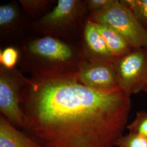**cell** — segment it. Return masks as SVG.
I'll return each instance as SVG.
<instances>
[{"label":"cell","instance_id":"cell-1","mask_svg":"<svg viewBox=\"0 0 147 147\" xmlns=\"http://www.w3.org/2000/svg\"><path fill=\"white\" fill-rule=\"evenodd\" d=\"M130 96L90 88L76 73L24 76L22 129L40 147H113L127 126Z\"/></svg>","mask_w":147,"mask_h":147},{"label":"cell","instance_id":"cell-2","mask_svg":"<svg viewBox=\"0 0 147 147\" xmlns=\"http://www.w3.org/2000/svg\"><path fill=\"white\" fill-rule=\"evenodd\" d=\"M79 50L50 36L32 40L22 47L21 64L35 75L77 73L85 57Z\"/></svg>","mask_w":147,"mask_h":147},{"label":"cell","instance_id":"cell-3","mask_svg":"<svg viewBox=\"0 0 147 147\" xmlns=\"http://www.w3.org/2000/svg\"><path fill=\"white\" fill-rule=\"evenodd\" d=\"M87 11L86 1L59 0L53 10L33 23V28L47 36L72 37L78 31Z\"/></svg>","mask_w":147,"mask_h":147},{"label":"cell","instance_id":"cell-4","mask_svg":"<svg viewBox=\"0 0 147 147\" xmlns=\"http://www.w3.org/2000/svg\"><path fill=\"white\" fill-rule=\"evenodd\" d=\"M88 20L110 27L124 37L134 50L147 49V30L118 0L101 11L90 13Z\"/></svg>","mask_w":147,"mask_h":147},{"label":"cell","instance_id":"cell-5","mask_svg":"<svg viewBox=\"0 0 147 147\" xmlns=\"http://www.w3.org/2000/svg\"><path fill=\"white\" fill-rule=\"evenodd\" d=\"M119 87L130 95L144 91L147 85V49L133 50L113 62Z\"/></svg>","mask_w":147,"mask_h":147},{"label":"cell","instance_id":"cell-6","mask_svg":"<svg viewBox=\"0 0 147 147\" xmlns=\"http://www.w3.org/2000/svg\"><path fill=\"white\" fill-rule=\"evenodd\" d=\"M23 75L15 69L0 68V111L14 126L22 128L25 116L20 105V94Z\"/></svg>","mask_w":147,"mask_h":147},{"label":"cell","instance_id":"cell-7","mask_svg":"<svg viewBox=\"0 0 147 147\" xmlns=\"http://www.w3.org/2000/svg\"><path fill=\"white\" fill-rule=\"evenodd\" d=\"M113 62L92 58L86 53L77 77L82 84L93 89L102 91L120 89Z\"/></svg>","mask_w":147,"mask_h":147},{"label":"cell","instance_id":"cell-8","mask_svg":"<svg viewBox=\"0 0 147 147\" xmlns=\"http://www.w3.org/2000/svg\"><path fill=\"white\" fill-rule=\"evenodd\" d=\"M84 37L86 54L98 60L114 62L115 58L109 51L103 38L96 29L94 23L88 20L85 24Z\"/></svg>","mask_w":147,"mask_h":147},{"label":"cell","instance_id":"cell-9","mask_svg":"<svg viewBox=\"0 0 147 147\" xmlns=\"http://www.w3.org/2000/svg\"><path fill=\"white\" fill-rule=\"evenodd\" d=\"M0 147H40L24 132L0 116Z\"/></svg>","mask_w":147,"mask_h":147},{"label":"cell","instance_id":"cell-10","mask_svg":"<svg viewBox=\"0 0 147 147\" xmlns=\"http://www.w3.org/2000/svg\"><path fill=\"white\" fill-rule=\"evenodd\" d=\"M94 24L105 40L109 51L115 58H121L134 50L126 39L114 29L103 24Z\"/></svg>","mask_w":147,"mask_h":147},{"label":"cell","instance_id":"cell-11","mask_svg":"<svg viewBox=\"0 0 147 147\" xmlns=\"http://www.w3.org/2000/svg\"><path fill=\"white\" fill-rule=\"evenodd\" d=\"M21 13L15 3H10L0 7L1 37L7 36L16 31L20 26Z\"/></svg>","mask_w":147,"mask_h":147},{"label":"cell","instance_id":"cell-12","mask_svg":"<svg viewBox=\"0 0 147 147\" xmlns=\"http://www.w3.org/2000/svg\"><path fill=\"white\" fill-rule=\"evenodd\" d=\"M138 22L147 30V0H121Z\"/></svg>","mask_w":147,"mask_h":147},{"label":"cell","instance_id":"cell-13","mask_svg":"<svg viewBox=\"0 0 147 147\" xmlns=\"http://www.w3.org/2000/svg\"><path fill=\"white\" fill-rule=\"evenodd\" d=\"M19 2L32 18H36L42 15L51 3V1L49 0H20Z\"/></svg>","mask_w":147,"mask_h":147},{"label":"cell","instance_id":"cell-14","mask_svg":"<svg viewBox=\"0 0 147 147\" xmlns=\"http://www.w3.org/2000/svg\"><path fill=\"white\" fill-rule=\"evenodd\" d=\"M118 147H147V137L136 133L123 135L116 142Z\"/></svg>","mask_w":147,"mask_h":147},{"label":"cell","instance_id":"cell-15","mask_svg":"<svg viewBox=\"0 0 147 147\" xmlns=\"http://www.w3.org/2000/svg\"><path fill=\"white\" fill-rule=\"evenodd\" d=\"M20 51L16 47H9L0 51V63L2 67L9 70L14 69L20 59Z\"/></svg>","mask_w":147,"mask_h":147},{"label":"cell","instance_id":"cell-16","mask_svg":"<svg viewBox=\"0 0 147 147\" xmlns=\"http://www.w3.org/2000/svg\"><path fill=\"white\" fill-rule=\"evenodd\" d=\"M129 132L136 133L147 137V112H137L135 119L127 125Z\"/></svg>","mask_w":147,"mask_h":147},{"label":"cell","instance_id":"cell-17","mask_svg":"<svg viewBox=\"0 0 147 147\" xmlns=\"http://www.w3.org/2000/svg\"><path fill=\"white\" fill-rule=\"evenodd\" d=\"M115 0H88L87 7L90 13L101 11L114 2Z\"/></svg>","mask_w":147,"mask_h":147},{"label":"cell","instance_id":"cell-18","mask_svg":"<svg viewBox=\"0 0 147 147\" xmlns=\"http://www.w3.org/2000/svg\"><path fill=\"white\" fill-rule=\"evenodd\" d=\"M144 91H145L146 92H147V86H146V89L144 90Z\"/></svg>","mask_w":147,"mask_h":147}]
</instances>
